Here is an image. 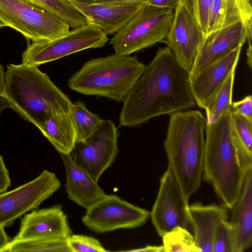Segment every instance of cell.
Here are the masks:
<instances>
[{
    "label": "cell",
    "instance_id": "obj_1",
    "mask_svg": "<svg viewBox=\"0 0 252 252\" xmlns=\"http://www.w3.org/2000/svg\"><path fill=\"white\" fill-rule=\"evenodd\" d=\"M123 102L119 120L128 127L196 106L189 73L168 46L158 48Z\"/></svg>",
    "mask_w": 252,
    "mask_h": 252
},
{
    "label": "cell",
    "instance_id": "obj_2",
    "mask_svg": "<svg viewBox=\"0 0 252 252\" xmlns=\"http://www.w3.org/2000/svg\"><path fill=\"white\" fill-rule=\"evenodd\" d=\"M206 119L199 110L170 115L164 148L170 170L185 199L199 188L203 174Z\"/></svg>",
    "mask_w": 252,
    "mask_h": 252
},
{
    "label": "cell",
    "instance_id": "obj_3",
    "mask_svg": "<svg viewBox=\"0 0 252 252\" xmlns=\"http://www.w3.org/2000/svg\"><path fill=\"white\" fill-rule=\"evenodd\" d=\"M3 97L9 108L37 127L56 115L69 113L72 102L38 66L9 64Z\"/></svg>",
    "mask_w": 252,
    "mask_h": 252
},
{
    "label": "cell",
    "instance_id": "obj_4",
    "mask_svg": "<svg viewBox=\"0 0 252 252\" xmlns=\"http://www.w3.org/2000/svg\"><path fill=\"white\" fill-rule=\"evenodd\" d=\"M231 108L216 121L206 123L203 179L213 187L223 206L231 209L238 199L247 172L233 141Z\"/></svg>",
    "mask_w": 252,
    "mask_h": 252
},
{
    "label": "cell",
    "instance_id": "obj_5",
    "mask_svg": "<svg viewBox=\"0 0 252 252\" xmlns=\"http://www.w3.org/2000/svg\"><path fill=\"white\" fill-rule=\"evenodd\" d=\"M145 67L136 56L114 54L92 59L74 73L68 86L84 95L123 101Z\"/></svg>",
    "mask_w": 252,
    "mask_h": 252
},
{
    "label": "cell",
    "instance_id": "obj_6",
    "mask_svg": "<svg viewBox=\"0 0 252 252\" xmlns=\"http://www.w3.org/2000/svg\"><path fill=\"white\" fill-rule=\"evenodd\" d=\"M174 10L143 4L110 40L115 54L130 55L163 42L172 25Z\"/></svg>",
    "mask_w": 252,
    "mask_h": 252
},
{
    "label": "cell",
    "instance_id": "obj_7",
    "mask_svg": "<svg viewBox=\"0 0 252 252\" xmlns=\"http://www.w3.org/2000/svg\"><path fill=\"white\" fill-rule=\"evenodd\" d=\"M0 19L32 41L53 40L70 31L64 21L31 0H0Z\"/></svg>",
    "mask_w": 252,
    "mask_h": 252
},
{
    "label": "cell",
    "instance_id": "obj_8",
    "mask_svg": "<svg viewBox=\"0 0 252 252\" xmlns=\"http://www.w3.org/2000/svg\"><path fill=\"white\" fill-rule=\"evenodd\" d=\"M108 40L101 29L89 23L53 40L32 41L22 54V63L38 66L85 49L102 47Z\"/></svg>",
    "mask_w": 252,
    "mask_h": 252
},
{
    "label": "cell",
    "instance_id": "obj_9",
    "mask_svg": "<svg viewBox=\"0 0 252 252\" xmlns=\"http://www.w3.org/2000/svg\"><path fill=\"white\" fill-rule=\"evenodd\" d=\"M118 135L114 123L103 120L92 134L76 142L71 153L74 161L97 182L117 157Z\"/></svg>",
    "mask_w": 252,
    "mask_h": 252
},
{
    "label": "cell",
    "instance_id": "obj_10",
    "mask_svg": "<svg viewBox=\"0 0 252 252\" xmlns=\"http://www.w3.org/2000/svg\"><path fill=\"white\" fill-rule=\"evenodd\" d=\"M61 185L55 173L45 170L29 182L0 193V225L9 226L23 215L37 209Z\"/></svg>",
    "mask_w": 252,
    "mask_h": 252
},
{
    "label": "cell",
    "instance_id": "obj_11",
    "mask_svg": "<svg viewBox=\"0 0 252 252\" xmlns=\"http://www.w3.org/2000/svg\"><path fill=\"white\" fill-rule=\"evenodd\" d=\"M86 210L82 222L96 233L138 227L150 217L147 210L114 194H106Z\"/></svg>",
    "mask_w": 252,
    "mask_h": 252
},
{
    "label": "cell",
    "instance_id": "obj_12",
    "mask_svg": "<svg viewBox=\"0 0 252 252\" xmlns=\"http://www.w3.org/2000/svg\"><path fill=\"white\" fill-rule=\"evenodd\" d=\"M204 38V34L187 2L180 0L163 42L171 50L179 64L189 74Z\"/></svg>",
    "mask_w": 252,
    "mask_h": 252
},
{
    "label": "cell",
    "instance_id": "obj_13",
    "mask_svg": "<svg viewBox=\"0 0 252 252\" xmlns=\"http://www.w3.org/2000/svg\"><path fill=\"white\" fill-rule=\"evenodd\" d=\"M158 194L150 217L157 233L162 237L177 226L187 228L190 226L188 215V201L170 170L167 167L159 180Z\"/></svg>",
    "mask_w": 252,
    "mask_h": 252
},
{
    "label": "cell",
    "instance_id": "obj_14",
    "mask_svg": "<svg viewBox=\"0 0 252 252\" xmlns=\"http://www.w3.org/2000/svg\"><path fill=\"white\" fill-rule=\"evenodd\" d=\"M72 234L67 216L62 206L35 209L21 219L19 230L13 239L67 238Z\"/></svg>",
    "mask_w": 252,
    "mask_h": 252
},
{
    "label": "cell",
    "instance_id": "obj_15",
    "mask_svg": "<svg viewBox=\"0 0 252 252\" xmlns=\"http://www.w3.org/2000/svg\"><path fill=\"white\" fill-rule=\"evenodd\" d=\"M247 40L244 23L239 22L212 32L207 35L189 73L190 79L206 67L224 57Z\"/></svg>",
    "mask_w": 252,
    "mask_h": 252
},
{
    "label": "cell",
    "instance_id": "obj_16",
    "mask_svg": "<svg viewBox=\"0 0 252 252\" xmlns=\"http://www.w3.org/2000/svg\"><path fill=\"white\" fill-rule=\"evenodd\" d=\"M243 46L239 45L189 79L190 90L198 106L204 109L230 72L236 69Z\"/></svg>",
    "mask_w": 252,
    "mask_h": 252
},
{
    "label": "cell",
    "instance_id": "obj_17",
    "mask_svg": "<svg viewBox=\"0 0 252 252\" xmlns=\"http://www.w3.org/2000/svg\"><path fill=\"white\" fill-rule=\"evenodd\" d=\"M232 252H243L252 245V168L246 173L241 193L231 209Z\"/></svg>",
    "mask_w": 252,
    "mask_h": 252
},
{
    "label": "cell",
    "instance_id": "obj_18",
    "mask_svg": "<svg viewBox=\"0 0 252 252\" xmlns=\"http://www.w3.org/2000/svg\"><path fill=\"white\" fill-rule=\"evenodd\" d=\"M188 215L194 240L200 252H213L215 235L219 224L228 220L227 208L215 204L189 205Z\"/></svg>",
    "mask_w": 252,
    "mask_h": 252
},
{
    "label": "cell",
    "instance_id": "obj_19",
    "mask_svg": "<svg viewBox=\"0 0 252 252\" xmlns=\"http://www.w3.org/2000/svg\"><path fill=\"white\" fill-rule=\"evenodd\" d=\"M66 172L65 191L68 199L86 210L105 195L97 182L74 161L71 154H60Z\"/></svg>",
    "mask_w": 252,
    "mask_h": 252
},
{
    "label": "cell",
    "instance_id": "obj_20",
    "mask_svg": "<svg viewBox=\"0 0 252 252\" xmlns=\"http://www.w3.org/2000/svg\"><path fill=\"white\" fill-rule=\"evenodd\" d=\"M70 1L88 18L90 23L99 28L106 35L115 34L119 32L143 4H105Z\"/></svg>",
    "mask_w": 252,
    "mask_h": 252
},
{
    "label": "cell",
    "instance_id": "obj_21",
    "mask_svg": "<svg viewBox=\"0 0 252 252\" xmlns=\"http://www.w3.org/2000/svg\"><path fill=\"white\" fill-rule=\"evenodd\" d=\"M59 154H71L77 140L69 113L51 117L37 127Z\"/></svg>",
    "mask_w": 252,
    "mask_h": 252
},
{
    "label": "cell",
    "instance_id": "obj_22",
    "mask_svg": "<svg viewBox=\"0 0 252 252\" xmlns=\"http://www.w3.org/2000/svg\"><path fill=\"white\" fill-rule=\"evenodd\" d=\"M231 126L239 160L247 171L252 168V121L232 113Z\"/></svg>",
    "mask_w": 252,
    "mask_h": 252
},
{
    "label": "cell",
    "instance_id": "obj_23",
    "mask_svg": "<svg viewBox=\"0 0 252 252\" xmlns=\"http://www.w3.org/2000/svg\"><path fill=\"white\" fill-rule=\"evenodd\" d=\"M239 22H242L246 28L244 17L234 0H213L209 13L207 34Z\"/></svg>",
    "mask_w": 252,
    "mask_h": 252
},
{
    "label": "cell",
    "instance_id": "obj_24",
    "mask_svg": "<svg viewBox=\"0 0 252 252\" xmlns=\"http://www.w3.org/2000/svg\"><path fill=\"white\" fill-rule=\"evenodd\" d=\"M1 252H72L67 238L13 239Z\"/></svg>",
    "mask_w": 252,
    "mask_h": 252
},
{
    "label": "cell",
    "instance_id": "obj_25",
    "mask_svg": "<svg viewBox=\"0 0 252 252\" xmlns=\"http://www.w3.org/2000/svg\"><path fill=\"white\" fill-rule=\"evenodd\" d=\"M235 70H233L230 72L222 84L211 96L204 107L207 124L216 121L231 108Z\"/></svg>",
    "mask_w": 252,
    "mask_h": 252
},
{
    "label": "cell",
    "instance_id": "obj_26",
    "mask_svg": "<svg viewBox=\"0 0 252 252\" xmlns=\"http://www.w3.org/2000/svg\"><path fill=\"white\" fill-rule=\"evenodd\" d=\"M69 114L76 132V142L82 141L92 134L103 120L98 115L90 112L84 102L79 100L72 103Z\"/></svg>",
    "mask_w": 252,
    "mask_h": 252
},
{
    "label": "cell",
    "instance_id": "obj_27",
    "mask_svg": "<svg viewBox=\"0 0 252 252\" xmlns=\"http://www.w3.org/2000/svg\"><path fill=\"white\" fill-rule=\"evenodd\" d=\"M64 21L70 28H79L89 24L88 18L70 0H31Z\"/></svg>",
    "mask_w": 252,
    "mask_h": 252
},
{
    "label": "cell",
    "instance_id": "obj_28",
    "mask_svg": "<svg viewBox=\"0 0 252 252\" xmlns=\"http://www.w3.org/2000/svg\"><path fill=\"white\" fill-rule=\"evenodd\" d=\"M162 238L165 252H200L193 236L186 228L175 227Z\"/></svg>",
    "mask_w": 252,
    "mask_h": 252
},
{
    "label": "cell",
    "instance_id": "obj_29",
    "mask_svg": "<svg viewBox=\"0 0 252 252\" xmlns=\"http://www.w3.org/2000/svg\"><path fill=\"white\" fill-rule=\"evenodd\" d=\"M72 252H107L96 238L82 234H71L68 238Z\"/></svg>",
    "mask_w": 252,
    "mask_h": 252
},
{
    "label": "cell",
    "instance_id": "obj_30",
    "mask_svg": "<svg viewBox=\"0 0 252 252\" xmlns=\"http://www.w3.org/2000/svg\"><path fill=\"white\" fill-rule=\"evenodd\" d=\"M232 231L227 220L220 222L216 230L213 243V252H232Z\"/></svg>",
    "mask_w": 252,
    "mask_h": 252
},
{
    "label": "cell",
    "instance_id": "obj_31",
    "mask_svg": "<svg viewBox=\"0 0 252 252\" xmlns=\"http://www.w3.org/2000/svg\"><path fill=\"white\" fill-rule=\"evenodd\" d=\"M213 1V0H193V14L205 37L208 33L209 16Z\"/></svg>",
    "mask_w": 252,
    "mask_h": 252
},
{
    "label": "cell",
    "instance_id": "obj_32",
    "mask_svg": "<svg viewBox=\"0 0 252 252\" xmlns=\"http://www.w3.org/2000/svg\"><path fill=\"white\" fill-rule=\"evenodd\" d=\"M232 113L241 115L252 121V96L248 95L243 99L233 102L231 105Z\"/></svg>",
    "mask_w": 252,
    "mask_h": 252
},
{
    "label": "cell",
    "instance_id": "obj_33",
    "mask_svg": "<svg viewBox=\"0 0 252 252\" xmlns=\"http://www.w3.org/2000/svg\"><path fill=\"white\" fill-rule=\"evenodd\" d=\"M245 21L247 38H252V7L250 0H234Z\"/></svg>",
    "mask_w": 252,
    "mask_h": 252
},
{
    "label": "cell",
    "instance_id": "obj_34",
    "mask_svg": "<svg viewBox=\"0 0 252 252\" xmlns=\"http://www.w3.org/2000/svg\"><path fill=\"white\" fill-rule=\"evenodd\" d=\"M9 173L5 166L3 158L0 154V193L7 190L11 186Z\"/></svg>",
    "mask_w": 252,
    "mask_h": 252
},
{
    "label": "cell",
    "instance_id": "obj_35",
    "mask_svg": "<svg viewBox=\"0 0 252 252\" xmlns=\"http://www.w3.org/2000/svg\"><path fill=\"white\" fill-rule=\"evenodd\" d=\"M180 0H147L145 3L155 7L175 10Z\"/></svg>",
    "mask_w": 252,
    "mask_h": 252
},
{
    "label": "cell",
    "instance_id": "obj_36",
    "mask_svg": "<svg viewBox=\"0 0 252 252\" xmlns=\"http://www.w3.org/2000/svg\"><path fill=\"white\" fill-rule=\"evenodd\" d=\"M147 0H95L94 3L105 4H143Z\"/></svg>",
    "mask_w": 252,
    "mask_h": 252
},
{
    "label": "cell",
    "instance_id": "obj_37",
    "mask_svg": "<svg viewBox=\"0 0 252 252\" xmlns=\"http://www.w3.org/2000/svg\"><path fill=\"white\" fill-rule=\"evenodd\" d=\"M127 252H165L163 246H150L145 247L126 251Z\"/></svg>",
    "mask_w": 252,
    "mask_h": 252
},
{
    "label": "cell",
    "instance_id": "obj_38",
    "mask_svg": "<svg viewBox=\"0 0 252 252\" xmlns=\"http://www.w3.org/2000/svg\"><path fill=\"white\" fill-rule=\"evenodd\" d=\"M4 226L0 225V252L8 244L10 240L4 229Z\"/></svg>",
    "mask_w": 252,
    "mask_h": 252
},
{
    "label": "cell",
    "instance_id": "obj_39",
    "mask_svg": "<svg viewBox=\"0 0 252 252\" xmlns=\"http://www.w3.org/2000/svg\"><path fill=\"white\" fill-rule=\"evenodd\" d=\"M5 74L4 68L0 63V97H3L5 90Z\"/></svg>",
    "mask_w": 252,
    "mask_h": 252
},
{
    "label": "cell",
    "instance_id": "obj_40",
    "mask_svg": "<svg viewBox=\"0 0 252 252\" xmlns=\"http://www.w3.org/2000/svg\"><path fill=\"white\" fill-rule=\"evenodd\" d=\"M248 45L247 49V64L250 69L252 68V40H248Z\"/></svg>",
    "mask_w": 252,
    "mask_h": 252
},
{
    "label": "cell",
    "instance_id": "obj_41",
    "mask_svg": "<svg viewBox=\"0 0 252 252\" xmlns=\"http://www.w3.org/2000/svg\"><path fill=\"white\" fill-rule=\"evenodd\" d=\"M187 2L188 5L189 7L190 10L193 14L194 11V5H193V0H184ZM194 15V14H193Z\"/></svg>",
    "mask_w": 252,
    "mask_h": 252
},
{
    "label": "cell",
    "instance_id": "obj_42",
    "mask_svg": "<svg viewBox=\"0 0 252 252\" xmlns=\"http://www.w3.org/2000/svg\"><path fill=\"white\" fill-rule=\"evenodd\" d=\"M74 1H77L83 3H93L94 2L95 0H73Z\"/></svg>",
    "mask_w": 252,
    "mask_h": 252
},
{
    "label": "cell",
    "instance_id": "obj_43",
    "mask_svg": "<svg viewBox=\"0 0 252 252\" xmlns=\"http://www.w3.org/2000/svg\"><path fill=\"white\" fill-rule=\"evenodd\" d=\"M5 26H6L5 23L0 19V28Z\"/></svg>",
    "mask_w": 252,
    "mask_h": 252
},
{
    "label": "cell",
    "instance_id": "obj_44",
    "mask_svg": "<svg viewBox=\"0 0 252 252\" xmlns=\"http://www.w3.org/2000/svg\"><path fill=\"white\" fill-rule=\"evenodd\" d=\"M251 1V0H250ZM252 2V1H251Z\"/></svg>",
    "mask_w": 252,
    "mask_h": 252
}]
</instances>
